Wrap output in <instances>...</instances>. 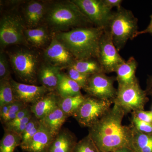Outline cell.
<instances>
[{
    "mask_svg": "<svg viewBox=\"0 0 152 152\" xmlns=\"http://www.w3.org/2000/svg\"><path fill=\"white\" fill-rule=\"evenodd\" d=\"M125 113L114 104L105 115L89 128L88 135L100 152H115L120 149H131L132 128L122 125Z\"/></svg>",
    "mask_w": 152,
    "mask_h": 152,
    "instance_id": "obj_1",
    "label": "cell"
},
{
    "mask_svg": "<svg viewBox=\"0 0 152 152\" xmlns=\"http://www.w3.org/2000/svg\"><path fill=\"white\" fill-rule=\"evenodd\" d=\"M104 30L96 27H82L56 33L55 37L67 49L75 59H97Z\"/></svg>",
    "mask_w": 152,
    "mask_h": 152,
    "instance_id": "obj_2",
    "label": "cell"
},
{
    "mask_svg": "<svg viewBox=\"0 0 152 152\" xmlns=\"http://www.w3.org/2000/svg\"><path fill=\"white\" fill-rule=\"evenodd\" d=\"M44 20L49 28L57 33L91 23L72 1L58 2L48 6Z\"/></svg>",
    "mask_w": 152,
    "mask_h": 152,
    "instance_id": "obj_3",
    "label": "cell"
},
{
    "mask_svg": "<svg viewBox=\"0 0 152 152\" xmlns=\"http://www.w3.org/2000/svg\"><path fill=\"white\" fill-rule=\"evenodd\" d=\"M108 29L115 47L119 51L129 39L136 38L138 31V19L132 11L121 7L113 12Z\"/></svg>",
    "mask_w": 152,
    "mask_h": 152,
    "instance_id": "obj_4",
    "label": "cell"
},
{
    "mask_svg": "<svg viewBox=\"0 0 152 152\" xmlns=\"http://www.w3.org/2000/svg\"><path fill=\"white\" fill-rule=\"evenodd\" d=\"M11 65L16 75L28 84L35 85L37 81L39 58L34 53L20 50L9 54Z\"/></svg>",
    "mask_w": 152,
    "mask_h": 152,
    "instance_id": "obj_5",
    "label": "cell"
},
{
    "mask_svg": "<svg viewBox=\"0 0 152 152\" xmlns=\"http://www.w3.org/2000/svg\"><path fill=\"white\" fill-rule=\"evenodd\" d=\"M24 20L17 14L3 16L0 22V43L2 48L10 45L23 44L27 42L25 36Z\"/></svg>",
    "mask_w": 152,
    "mask_h": 152,
    "instance_id": "obj_6",
    "label": "cell"
},
{
    "mask_svg": "<svg viewBox=\"0 0 152 152\" xmlns=\"http://www.w3.org/2000/svg\"><path fill=\"white\" fill-rule=\"evenodd\" d=\"M113 103L93 97H86L73 117L82 126L89 128L107 113Z\"/></svg>",
    "mask_w": 152,
    "mask_h": 152,
    "instance_id": "obj_7",
    "label": "cell"
},
{
    "mask_svg": "<svg viewBox=\"0 0 152 152\" xmlns=\"http://www.w3.org/2000/svg\"><path fill=\"white\" fill-rule=\"evenodd\" d=\"M146 100L145 92L142 89L137 80L130 84L118 87L113 103L127 114L143 110Z\"/></svg>",
    "mask_w": 152,
    "mask_h": 152,
    "instance_id": "obj_8",
    "label": "cell"
},
{
    "mask_svg": "<svg viewBox=\"0 0 152 152\" xmlns=\"http://www.w3.org/2000/svg\"><path fill=\"white\" fill-rule=\"evenodd\" d=\"M97 60L105 74L115 72L117 68L126 61L115 47L107 28L104 30L101 38Z\"/></svg>",
    "mask_w": 152,
    "mask_h": 152,
    "instance_id": "obj_9",
    "label": "cell"
},
{
    "mask_svg": "<svg viewBox=\"0 0 152 152\" xmlns=\"http://www.w3.org/2000/svg\"><path fill=\"white\" fill-rule=\"evenodd\" d=\"M95 27L107 28L113 12L108 8L103 0L72 1Z\"/></svg>",
    "mask_w": 152,
    "mask_h": 152,
    "instance_id": "obj_10",
    "label": "cell"
},
{
    "mask_svg": "<svg viewBox=\"0 0 152 152\" xmlns=\"http://www.w3.org/2000/svg\"><path fill=\"white\" fill-rule=\"evenodd\" d=\"M115 78L99 73L90 76L83 89L91 97L103 100L113 102L117 91L114 86Z\"/></svg>",
    "mask_w": 152,
    "mask_h": 152,
    "instance_id": "obj_11",
    "label": "cell"
},
{
    "mask_svg": "<svg viewBox=\"0 0 152 152\" xmlns=\"http://www.w3.org/2000/svg\"><path fill=\"white\" fill-rule=\"evenodd\" d=\"M10 83L16 101L21 102L28 106L29 104L35 103L49 92H50L43 86L21 83L12 78Z\"/></svg>",
    "mask_w": 152,
    "mask_h": 152,
    "instance_id": "obj_12",
    "label": "cell"
},
{
    "mask_svg": "<svg viewBox=\"0 0 152 152\" xmlns=\"http://www.w3.org/2000/svg\"><path fill=\"white\" fill-rule=\"evenodd\" d=\"M44 56L47 63L62 69L69 67L75 60L67 49L55 37L45 51Z\"/></svg>",
    "mask_w": 152,
    "mask_h": 152,
    "instance_id": "obj_13",
    "label": "cell"
},
{
    "mask_svg": "<svg viewBox=\"0 0 152 152\" xmlns=\"http://www.w3.org/2000/svg\"><path fill=\"white\" fill-rule=\"evenodd\" d=\"M38 132L29 142L20 147L26 152H48L50 145L54 138L50 131L40 121Z\"/></svg>",
    "mask_w": 152,
    "mask_h": 152,
    "instance_id": "obj_14",
    "label": "cell"
},
{
    "mask_svg": "<svg viewBox=\"0 0 152 152\" xmlns=\"http://www.w3.org/2000/svg\"><path fill=\"white\" fill-rule=\"evenodd\" d=\"M48 6L40 1H32L25 6L24 10V20L28 28L39 26L45 19Z\"/></svg>",
    "mask_w": 152,
    "mask_h": 152,
    "instance_id": "obj_15",
    "label": "cell"
},
{
    "mask_svg": "<svg viewBox=\"0 0 152 152\" xmlns=\"http://www.w3.org/2000/svg\"><path fill=\"white\" fill-rule=\"evenodd\" d=\"M60 97L50 92L30 107L31 112L39 120L42 119L58 107Z\"/></svg>",
    "mask_w": 152,
    "mask_h": 152,
    "instance_id": "obj_16",
    "label": "cell"
},
{
    "mask_svg": "<svg viewBox=\"0 0 152 152\" xmlns=\"http://www.w3.org/2000/svg\"><path fill=\"white\" fill-rule=\"evenodd\" d=\"M61 68L46 63L39 69L38 78L42 86L50 92L56 90L58 81L59 74Z\"/></svg>",
    "mask_w": 152,
    "mask_h": 152,
    "instance_id": "obj_17",
    "label": "cell"
},
{
    "mask_svg": "<svg viewBox=\"0 0 152 152\" xmlns=\"http://www.w3.org/2000/svg\"><path fill=\"white\" fill-rule=\"evenodd\" d=\"M77 143L72 133L66 129H62L55 137L48 152H73Z\"/></svg>",
    "mask_w": 152,
    "mask_h": 152,
    "instance_id": "obj_18",
    "label": "cell"
},
{
    "mask_svg": "<svg viewBox=\"0 0 152 152\" xmlns=\"http://www.w3.org/2000/svg\"><path fill=\"white\" fill-rule=\"evenodd\" d=\"M137 66L138 63L135 59L131 57L117 68L115 72L117 75L116 80L118 87L130 84L137 80L135 75Z\"/></svg>",
    "mask_w": 152,
    "mask_h": 152,
    "instance_id": "obj_19",
    "label": "cell"
},
{
    "mask_svg": "<svg viewBox=\"0 0 152 152\" xmlns=\"http://www.w3.org/2000/svg\"><path fill=\"white\" fill-rule=\"evenodd\" d=\"M67 118L64 112L58 107L51 113L39 121L55 137L62 129V127Z\"/></svg>",
    "mask_w": 152,
    "mask_h": 152,
    "instance_id": "obj_20",
    "label": "cell"
},
{
    "mask_svg": "<svg viewBox=\"0 0 152 152\" xmlns=\"http://www.w3.org/2000/svg\"><path fill=\"white\" fill-rule=\"evenodd\" d=\"M81 88L77 83L70 78L66 74L60 72L56 91L61 98L81 94Z\"/></svg>",
    "mask_w": 152,
    "mask_h": 152,
    "instance_id": "obj_21",
    "label": "cell"
},
{
    "mask_svg": "<svg viewBox=\"0 0 152 152\" xmlns=\"http://www.w3.org/2000/svg\"><path fill=\"white\" fill-rule=\"evenodd\" d=\"M131 149L134 152H152V134L141 132L132 127Z\"/></svg>",
    "mask_w": 152,
    "mask_h": 152,
    "instance_id": "obj_22",
    "label": "cell"
},
{
    "mask_svg": "<svg viewBox=\"0 0 152 152\" xmlns=\"http://www.w3.org/2000/svg\"><path fill=\"white\" fill-rule=\"evenodd\" d=\"M86 99L82 94L64 98L60 97L58 107L68 118L73 116Z\"/></svg>",
    "mask_w": 152,
    "mask_h": 152,
    "instance_id": "obj_23",
    "label": "cell"
},
{
    "mask_svg": "<svg viewBox=\"0 0 152 152\" xmlns=\"http://www.w3.org/2000/svg\"><path fill=\"white\" fill-rule=\"evenodd\" d=\"M25 36L27 42L39 47L43 46L49 39V34L46 27L38 26L33 28H26Z\"/></svg>",
    "mask_w": 152,
    "mask_h": 152,
    "instance_id": "obj_24",
    "label": "cell"
},
{
    "mask_svg": "<svg viewBox=\"0 0 152 152\" xmlns=\"http://www.w3.org/2000/svg\"><path fill=\"white\" fill-rule=\"evenodd\" d=\"M96 59L75 60L70 66L82 73L92 75L94 74L104 73L103 70L97 60Z\"/></svg>",
    "mask_w": 152,
    "mask_h": 152,
    "instance_id": "obj_25",
    "label": "cell"
},
{
    "mask_svg": "<svg viewBox=\"0 0 152 152\" xmlns=\"http://www.w3.org/2000/svg\"><path fill=\"white\" fill-rule=\"evenodd\" d=\"M21 137L15 133L5 130L0 142V152H14L17 147L20 146Z\"/></svg>",
    "mask_w": 152,
    "mask_h": 152,
    "instance_id": "obj_26",
    "label": "cell"
},
{
    "mask_svg": "<svg viewBox=\"0 0 152 152\" xmlns=\"http://www.w3.org/2000/svg\"><path fill=\"white\" fill-rule=\"evenodd\" d=\"M16 101L10 80H0V107Z\"/></svg>",
    "mask_w": 152,
    "mask_h": 152,
    "instance_id": "obj_27",
    "label": "cell"
},
{
    "mask_svg": "<svg viewBox=\"0 0 152 152\" xmlns=\"http://www.w3.org/2000/svg\"><path fill=\"white\" fill-rule=\"evenodd\" d=\"M73 152H100L94 142L88 135L77 142Z\"/></svg>",
    "mask_w": 152,
    "mask_h": 152,
    "instance_id": "obj_28",
    "label": "cell"
},
{
    "mask_svg": "<svg viewBox=\"0 0 152 152\" xmlns=\"http://www.w3.org/2000/svg\"><path fill=\"white\" fill-rule=\"evenodd\" d=\"M67 69L66 75L68 77L77 83L81 88H84L91 75L80 72L71 67L67 68Z\"/></svg>",
    "mask_w": 152,
    "mask_h": 152,
    "instance_id": "obj_29",
    "label": "cell"
},
{
    "mask_svg": "<svg viewBox=\"0 0 152 152\" xmlns=\"http://www.w3.org/2000/svg\"><path fill=\"white\" fill-rule=\"evenodd\" d=\"M11 72L9 62L4 53L1 52L0 54V80H10Z\"/></svg>",
    "mask_w": 152,
    "mask_h": 152,
    "instance_id": "obj_30",
    "label": "cell"
},
{
    "mask_svg": "<svg viewBox=\"0 0 152 152\" xmlns=\"http://www.w3.org/2000/svg\"><path fill=\"white\" fill-rule=\"evenodd\" d=\"M27 107H28V106L26 105L21 102H18V101H16L13 103H12L8 115L6 116L1 123L4 124L6 123L12 121L15 118L17 114L20 111Z\"/></svg>",
    "mask_w": 152,
    "mask_h": 152,
    "instance_id": "obj_31",
    "label": "cell"
},
{
    "mask_svg": "<svg viewBox=\"0 0 152 152\" xmlns=\"http://www.w3.org/2000/svg\"><path fill=\"white\" fill-rule=\"evenodd\" d=\"M33 115H34L32 113L30 114L24 118L20 122L10 126L6 127H4V129L13 132L21 137L22 133L23 132L26 126L29 122L30 120L32 118Z\"/></svg>",
    "mask_w": 152,
    "mask_h": 152,
    "instance_id": "obj_32",
    "label": "cell"
},
{
    "mask_svg": "<svg viewBox=\"0 0 152 152\" xmlns=\"http://www.w3.org/2000/svg\"><path fill=\"white\" fill-rule=\"evenodd\" d=\"M132 121L133 127L135 128L137 130L146 134H152V124L142 121L134 115Z\"/></svg>",
    "mask_w": 152,
    "mask_h": 152,
    "instance_id": "obj_33",
    "label": "cell"
},
{
    "mask_svg": "<svg viewBox=\"0 0 152 152\" xmlns=\"http://www.w3.org/2000/svg\"><path fill=\"white\" fill-rule=\"evenodd\" d=\"M31 113H32L31 112L30 107H29L28 106L26 107L25 108L20 111L17 114L15 118L13 120L4 124V127L10 126L15 124H17V123L20 122L24 118L28 116V115Z\"/></svg>",
    "mask_w": 152,
    "mask_h": 152,
    "instance_id": "obj_34",
    "label": "cell"
},
{
    "mask_svg": "<svg viewBox=\"0 0 152 152\" xmlns=\"http://www.w3.org/2000/svg\"><path fill=\"white\" fill-rule=\"evenodd\" d=\"M133 115L140 120L152 124V111H138L133 113Z\"/></svg>",
    "mask_w": 152,
    "mask_h": 152,
    "instance_id": "obj_35",
    "label": "cell"
},
{
    "mask_svg": "<svg viewBox=\"0 0 152 152\" xmlns=\"http://www.w3.org/2000/svg\"><path fill=\"white\" fill-rule=\"evenodd\" d=\"M103 1L106 7L111 10L114 7H117V9L121 8L123 2L122 0H103Z\"/></svg>",
    "mask_w": 152,
    "mask_h": 152,
    "instance_id": "obj_36",
    "label": "cell"
},
{
    "mask_svg": "<svg viewBox=\"0 0 152 152\" xmlns=\"http://www.w3.org/2000/svg\"><path fill=\"white\" fill-rule=\"evenodd\" d=\"M11 104H9L0 107V118L1 121H2L6 116L8 115Z\"/></svg>",
    "mask_w": 152,
    "mask_h": 152,
    "instance_id": "obj_37",
    "label": "cell"
},
{
    "mask_svg": "<svg viewBox=\"0 0 152 152\" xmlns=\"http://www.w3.org/2000/svg\"><path fill=\"white\" fill-rule=\"evenodd\" d=\"M145 34H150L152 35V15L151 16V22L148 27L145 29L141 31H139L136 34V37L140 35Z\"/></svg>",
    "mask_w": 152,
    "mask_h": 152,
    "instance_id": "obj_38",
    "label": "cell"
},
{
    "mask_svg": "<svg viewBox=\"0 0 152 152\" xmlns=\"http://www.w3.org/2000/svg\"><path fill=\"white\" fill-rule=\"evenodd\" d=\"M115 152H134L131 149L128 148H123L120 149L116 151Z\"/></svg>",
    "mask_w": 152,
    "mask_h": 152,
    "instance_id": "obj_39",
    "label": "cell"
},
{
    "mask_svg": "<svg viewBox=\"0 0 152 152\" xmlns=\"http://www.w3.org/2000/svg\"><path fill=\"white\" fill-rule=\"evenodd\" d=\"M148 83L149 86L150 87H152V76L148 80Z\"/></svg>",
    "mask_w": 152,
    "mask_h": 152,
    "instance_id": "obj_40",
    "label": "cell"
}]
</instances>
